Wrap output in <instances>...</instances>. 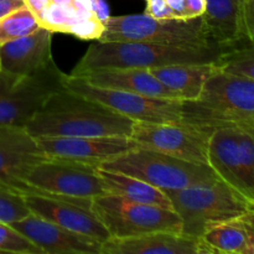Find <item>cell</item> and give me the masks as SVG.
<instances>
[{
    "mask_svg": "<svg viewBox=\"0 0 254 254\" xmlns=\"http://www.w3.org/2000/svg\"><path fill=\"white\" fill-rule=\"evenodd\" d=\"M149 71L181 101H196L206 81L217 71L216 64H179L150 68Z\"/></svg>",
    "mask_w": 254,
    "mask_h": 254,
    "instance_id": "obj_21",
    "label": "cell"
},
{
    "mask_svg": "<svg viewBox=\"0 0 254 254\" xmlns=\"http://www.w3.org/2000/svg\"><path fill=\"white\" fill-rule=\"evenodd\" d=\"M134 121L62 87L25 127L34 136H130Z\"/></svg>",
    "mask_w": 254,
    "mask_h": 254,
    "instance_id": "obj_1",
    "label": "cell"
},
{
    "mask_svg": "<svg viewBox=\"0 0 254 254\" xmlns=\"http://www.w3.org/2000/svg\"><path fill=\"white\" fill-rule=\"evenodd\" d=\"M50 1L60 5H72V1H73V0H50Z\"/></svg>",
    "mask_w": 254,
    "mask_h": 254,
    "instance_id": "obj_39",
    "label": "cell"
},
{
    "mask_svg": "<svg viewBox=\"0 0 254 254\" xmlns=\"http://www.w3.org/2000/svg\"><path fill=\"white\" fill-rule=\"evenodd\" d=\"M178 19H186L185 0H165Z\"/></svg>",
    "mask_w": 254,
    "mask_h": 254,
    "instance_id": "obj_36",
    "label": "cell"
},
{
    "mask_svg": "<svg viewBox=\"0 0 254 254\" xmlns=\"http://www.w3.org/2000/svg\"><path fill=\"white\" fill-rule=\"evenodd\" d=\"M207 164L254 205V134L246 127H217L208 140Z\"/></svg>",
    "mask_w": 254,
    "mask_h": 254,
    "instance_id": "obj_6",
    "label": "cell"
},
{
    "mask_svg": "<svg viewBox=\"0 0 254 254\" xmlns=\"http://www.w3.org/2000/svg\"><path fill=\"white\" fill-rule=\"evenodd\" d=\"M50 0H24V4L36 16L44 7L49 5Z\"/></svg>",
    "mask_w": 254,
    "mask_h": 254,
    "instance_id": "obj_37",
    "label": "cell"
},
{
    "mask_svg": "<svg viewBox=\"0 0 254 254\" xmlns=\"http://www.w3.org/2000/svg\"><path fill=\"white\" fill-rule=\"evenodd\" d=\"M242 32L247 41H254V0H247L243 5Z\"/></svg>",
    "mask_w": 254,
    "mask_h": 254,
    "instance_id": "obj_31",
    "label": "cell"
},
{
    "mask_svg": "<svg viewBox=\"0 0 254 254\" xmlns=\"http://www.w3.org/2000/svg\"><path fill=\"white\" fill-rule=\"evenodd\" d=\"M106 193L109 192L97 165L49 158L32 166L27 173L21 195L93 198Z\"/></svg>",
    "mask_w": 254,
    "mask_h": 254,
    "instance_id": "obj_8",
    "label": "cell"
},
{
    "mask_svg": "<svg viewBox=\"0 0 254 254\" xmlns=\"http://www.w3.org/2000/svg\"><path fill=\"white\" fill-rule=\"evenodd\" d=\"M240 220L247 233L250 254H254V205L248 206V210L246 211L245 215L241 216Z\"/></svg>",
    "mask_w": 254,
    "mask_h": 254,
    "instance_id": "obj_32",
    "label": "cell"
},
{
    "mask_svg": "<svg viewBox=\"0 0 254 254\" xmlns=\"http://www.w3.org/2000/svg\"><path fill=\"white\" fill-rule=\"evenodd\" d=\"M165 192L183 221L181 233L192 238H201L212 226L241 217L250 206L222 180Z\"/></svg>",
    "mask_w": 254,
    "mask_h": 254,
    "instance_id": "obj_4",
    "label": "cell"
},
{
    "mask_svg": "<svg viewBox=\"0 0 254 254\" xmlns=\"http://www.w3.org/2000/svg\"><path fill=\"white\" fill-rule=\"evenodd\" d=\"M247 0H206L202 15L206 34L212 44L230 50L247 41L242 32V10Z\"/></svg>",
    "mask_w": 254,
    "mask_h": 254,
    "instance_id": "obj_20",
    "label": "cell"
},
{
    "mask_svg": "<svg viewBox=\"0 0 254 254\" xmlns=\"http://www.w3.org/2000/svg\"><path fill=\"white\" fill-rule=\"evenodd\" d=\"M0 252L14 254H44L41 250L9 223L0 222Z\"/></svg>",
    "mask_w": 254,
    "mask_h": 254,
    "instance_id": "obj_27",
    "label": "cell"
},
{
    "mask_svg": "<svg viewBox=\"0 0 254 254\" xmlns=\"http://www.w3.org/2000/svg\"><path fill=\"white\" fill-rule=\"evenodd\" d=\"M98 168L134 176L163 191L180 190L221 180L210 165L190 163L140 146L103 161Z\"/></svg>",
    "mask_w": 254,
    "mask_h": 254,
    "instance_id": "obj_5",
    "label": "cell"
},
{
    "mask_svg": "<svg viewBox=\"0 0 254 254\" xmlns=\"http://www.w3.org/2000/svg\"><path fill=\"white\" fill-rule=\"evenodd\" d=\"M98 174L103 179L109 193L122 196L134 202L153 205L174 211L171 201L165 191L155 188L146 181L119 171L103 170L98 168Z\"/></svg>",
    "mask_w": 254,
    "mask_h": 254,
    "instance_id": "obj_22",
    "label": "cell"
},
{
    "mask_svg": "<svg viewBox=\"0 0 254 254\" xmlns=\"http://www.w3.org/2000/svg\"><path fill=\"white\" fill-rule=\"evenodd\" d=\"M52 34L40 26L31 34L0 46V68L16 76H31L55 64Z\"/></svg>",
    "mask_w": 254,
    "mask_h": 254,
    "instance_id": "obj_17",
    "label": "cell"
},
{
    "mask_svg": "<svg viewBox=\"0 0 254 254\" xmlns=\"http://www.w3.org/2000/svg\"><path fill=\"white\" fill-rule=\"evenodd\" d=\"M211 254L200 238L180 232L154 231L133 237H109L102 243L101 254Z\"/></svg>",
    "mask_w": 254,
    "mask_h": 254,
    "instance_id": "obj_18",
    "label": "cell"
},
{
    "mask_svg": "<svg viewBox=\"0 0 254 254\" xmlns=\"http://www.w3.org/2000/svg\"><path fill=\"white\" fill-rule=\"evenodd\" d=\"M31 213L25 198L12 191L0 189V222L11 223L22 220Z\"/></svg>",
    "mask_w": 254,
    "mask_h": 254,
    "instance_id": "obj_28",
    "label": "cell"
},
{
    "mask_svg": "<svg viewBox=\"0 0 254 254\" xmlns=\"http://www.w3.org/2000/svg\"><path fill=\"white\" fill-rule=\"evenodd\" d=\"M200 240L211 254H250L247 233L240 217L212 226Z\"/></svg>",
    "mask_w": 254,
    "mask_h": 254,
    "instance_id": "obj_23",
    "label": "cell"
},
{
    "mask_svg": "<svg viewBox=\"0 0 254 254\" xmlns=\"http://www.w3.org/2000/svg\"><path fill=\"white\" fill-rule=\"evenodd\" d=\"M186 19L202 16L206 10V0H185Z\"/></svg>",
    "mask_w": 254,
    "mask_h": 254,
    "instance_id": "obj_33",
    "label": "cell"
},
{
    "mask_svg": "<svg viewBox=\"0 0 254 254\" xmlns=\"http://www.w3.org/2000/svg\"><path fill=\"white\" fill-rule=\"evenodd\" d=\"M0 69H1V68H0Z\"/></svg>",
    "mask_w": 254,
    "mask_h": 254,
    "instance_id": "obj_41",
    "label": "cell"
},
{
    "mask_svg": "<svg viewBox=\"0 0 254 254\" xmlns=\"http://www.w3.org/2000/svg\"><path fill=\"white\" fill-rule=\"evenodd\" d=\"M104 31V24L94 16L91 10H77V19L71 25L68 34L79 40H98Z\"/></svg>",
    "mask_w": 254,
    "mask_h": 254,
    "instance_id": "obj_29",
    "label": "cell"
},
{
    "mask_svg": "<svg viewBox=\"0 0 254 254\" xmlns=\"http://www.w3.org/2000/svg\"><path fill=\"white\" fill-rule=\"evenodd\" d=\"M213 129L189 123L134 122L130 138L140 148L208 165V140Z\"/></svg>",
    "mask_w": 254,
    "mask_h": 254,
    "instance_id": "obj_12",
    "label": "cell"
},
{
    "mask_svg": "<svg viewBox=\"0 0 254 254\" xmlns=\"http://www.w3.org/2000/svg\"><path fill=\"white\" fill-rule=\"evenodd\" d=\"M246 128H248V129H250V130L252 131V133L254 134V124H253V126H251V127H246Z\"/></svg>",
    "mask_w": 254,
    "mask_h": 254,
    "instance_id": "obj_40",
    "label": "cell"
},
{
    "mask_svg": "<svg viewBox=\"0 0 254 254\" xmlns=\"http://www.w3.org/2000/svg\"><path fill=\"white\" fill-rule=\"evenodd\" d=\"M145 14L155 19H178L165 0H145Z\"/></svg>",
    "mask_w": 254,
    "mask_h": 254,
    "instance_id": "obj_30",
    "label": "cell"
},
{
    "mask_svg": "<svg viewBox=\"0 0 254 254\" xmlns=\"http://www.w3.org/2000/svg\"><path fill=\"white\" fill-rule=\"evenodd\" d=\"M77 10L72 5H60L49 2L46 7L36 15V20L41 27L51 32L68 34L71 25L76 21Z\"/></svg>",
    "mask_w": 254,
    "mask_h": 254,
    "instance_id": "obj_26",
    "label": "cell"
},
{
    "mask_svg": "<svg viewBox=\"0 0 254 254\" xmlns=\"http://www.w3.org/2000/svg\"><path fill=\"white\" fill-rule=\"evenodd\" d=\"M40 149L49 158L68 159L98 166L103 161L127 153L136 146L130 136H35Z\"/></svg>",
    "mask_w": 254,
    "mask_h": 254,
    "instance_id": "obj_15",
    "label": "cell"
},
{
    "mask_svg": "<svg viewBox=\"0 0 254 254\" xmlns=\"http://www.w3.org/2000/svg\"><path fill=\"white\" fill-rule=\"evenodd\" d=\"M46 159L49 156L26 129L0 126V189L21 195L27 173Z\"/></svg>",
    "mask_w": 254,
    "mask_h": 254,
    "instance_id": "obj_14",
    "label": "cell"
},
{
    "mask_svg": "<svg viewBox=\"0 0 254 254\" xmlns=\"http://www.w3.org/2000/svg\"><path fill=\"white\" fill-rule=\"evenodd\" d=\"M72 6H73L76 10L88 11V10H91L92 7V0H73V1H72Z\"/></svg>",
    "mask_w": 254,
    "mask_h": 254,
    "instance_id": "obj_38",
    "label": "cell"
},
{
    "mask_svg": "<svg viewBox=\"0 0 254 254\" xmlns=\"http://www.w3.org/2000/svg\"><path fill=\"white\" fill-rule=\"evenodd\" d=\"M76 77H81L88 83L102 88L118 89L155 98L181 101L175 92L164 86L146 68H97Z\"/></svg>",
    "mask_w": 254,
    "mask_h": 254,
    "instance_id": "obj_19",
    "label": "cell"
},
{
    "mask_svg": "<svg viewBox=\"0 0 254 254\" xmlns=\"http://www.w3.org/2000/svg\"><path fill=\"white\" fill-rule=\"evenodd\" d=\"M64 87L109 107L134 122L149 123H185L183 101L155 98L118 89L102 88L88 83L81 77L64 74Z\"/></svg>",
    "mask_w": 254,
    "mask_h": 254,
    "instance_id": "obj_11",
    "label": "cell"
},
{
    "mask_svg": "<svg viewBox=\"0 0 254 254\" xmlns=\"http://www.w3.org/2000/svg\"><path fill=\"white\" fill-rule=\"evenodd\" d=\"M225 49L216 45H173L141 41H96L87 49L71 76L97 68H146L179 64H216Z\"/></svg>",
    "mask_w": 254,
    "mask_h": 254,
    "instance_id": "obj_2",
    "label": "cell"
},
{
    "mask_svg": "<svg viewBox=\"0 0 254 254\" xmlns=\"http://www.w3.org/2000/svg\"><path fill=\"white\" fill-rule=\"evenodd\" d=\"M183 118L185 123L208 128L253 126L254 81L217 67L196 101H183Z\"/></svg>",
    "mask_w": 254,
    "mask_h": 254,
    "instance_id": "obj_3",
    "label": "cell"
},
{
    "mask_svg": "<svg viewBox=\"0 0 254 254\" xmlns=\"http://www.w3.org/2000/svg\"><path fill=\"white\" fill-rule=\"evenodd\" d=\"M92 12L94 16L98 20H101L103 24H106L107 20L111 17V12H109V6L104 0H92Z\"/></svg>",
    "mask_w": 254,
    "mask_h": 254,
    "instance_id": "obj_34",
    "label": "cell"
},
{
    "mask_svg": "<svg viewBox=\"0 0 254 254\" xmlns=\"http://www.w3.org/2000/svg\"><path fill=\"white\" fill-rule=\"evenodd\" d=\"M218 69L254 81V41H245L221 55Z\"/></svg>",
    "mask_w": 254,
    "mask_h": 254,
    "instance_id": "obj_24",
    "label": "cell"
},
{
    "mask_svg": "<svg viewBox=\"0 0 254 254\" xmlns=\"http://www.w3.org/2000/svg\"><path fill=\"white\" fill-rule=\"evenodd\" d=\"M39 27L36 16L24 5L0 19V46L26 36Z\"/></svg>",
    "mask_w": 254,
    "mask_h": 254,
    "instance_id": "obj_25",
    "label": "cell"
},
{
    "mask_svg": "<svg viewBox=\"0 0 254 254\" xmlns=\"http://www.w3.org/2000/svg\"><path fill=\"white\" fill-rule=\"evenodd\" d=\"M97 41L215 45L208 40L202 16L193 19H155L145 12L111 16L104 24L103 34Z\"/></svg>",
    "mask_w": 254,
    "mask_h": 254,
    "instance_id": "obj_7",
    "label": "cell"
},
{
    "mask_svg": "<svg viewBox=\"0 0 254 254\" xmlns=\"http://www.w3.org/2000/svg\"><path fill=\"white\" fill-rule=\"evenodd\" d=\"M64 76L56 64L31 76L0 69V126L25 128L47 98L64 87Z\"/></svg>",
    "mask_w": 254,
    "mask_h": 254,
    "instance_id": "obj_10",
    "label": "cell"
},
{
    "mask_svg": "<svg viewBox=\"0 0 254 254\" xmlns=\"http://www.w3.org/2000/svg\"><path fill=\"white\" fill-rule=\"evenodd\" d=\"M24 5V0H0V19Z\"/></svg>",
    "mask_w": 254,
    "mask_h": 254,
    "instance_id": "obj_35",
    "label": "cell"
},
{
    "mask_svg": "<svg viewBox=\"0 0 254 254\" xmlns=\"http://www.w3.org/2000/svg\"><path fill=\"white\" fill-rule=\"evenodd\" d=\"M91 208L111 237H133L154 231H183V221L175 211L134 202L114 193L93 197Z\"/></svg>",
    "mask_w": 254,
    "mask_h": 254,
    "instance_id": "obj_9",
    "label": "cell"
},
{
    "mask_svg": "<svg viewBox=\"0 0 254 254\" xmlns=\"http://www.w3.org/2000/svg\"><path fill=\"white\" fill-rule=\"evenodd\" d=\"M24 198L30 211L39 217L102 243L111 237L103 223L92 212V198L42 195H25Z\"/></svg>",
    "mask_w": 254,
    "mask_h": 254,
    "instance_id": "obj_13",
    "label": "cell"
},
{
    "mask_svg": "<svg viewBox=\"0 0 254 254\" xmlns=\"http://www.w3.org/2000/svg\"><path fill=\"white\" fill-rule=\"evenodd\" d=\"M11 226L34 242L44 254H101L102 242L98 240L67 230L32 212Z\"/></svg>",
    "mask_w": 254,
    "mask_h": 254,
    "instance_id": "obj_16",
    "label": "cell"
}]
</instances>
